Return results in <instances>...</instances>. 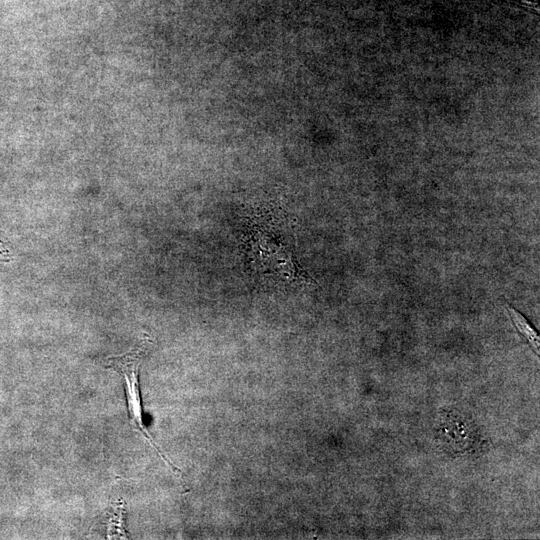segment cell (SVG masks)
<instances>
[{"label":"cell","mask_w":540,"mask_h":540,"mask_svg":"<svg viewBox=\"0 0 540 540\" xmlns=\"http://www.w3.org/2000/svg\"><path fill=\"white\" fill-rule=\"evenodd\" d=\"M442 424L441 433L439 432L442 442L447 447H456L454 452H464L477 441L475 438L478 434L465 418L447 415Z\"/></svg>","instance_id":"3957f363"},{"label":"cell","mask_w":540,"mask_h":540,"mask_svg":"<svg viewBox=\"0 0 540 540\" xmlns=\"http://www.w3.org/2000/svg\"><path fill=\"white\" fill-rule=\"evenodd\" d=\"M509 316L518 333L528 342L531 348L539 354V335L529 321L514 307L507 305Z\"/></svg>","instance_id":"277c9868"},{"label":"cell","mask_w":540,"mask_h":540,"mask_svg":"<svg viewBox=\"0 0 540 540\" xmlns=\"http://www.w3.org/2000/svg\"><path fill=\"white\" fill-rule=\"evenodd\" d=\"M150 343L148 337H144L138 345L129 352L105 358L102 363L107 369L118 372L125 381V393L129 422L133 430L138 431L155 449L159 457L170 467V469L180 478L181 471L177 468L159 449L152 436L149 434L142 411L141 395L139 388V367Z\"/></svg>","instance_id":"7a4b0ae2"},{"label":"cell","mask_w":540,"mask_h":540,"mask_svg":"<svg viewBox=\"0 0 540 540\" xmlns=\"http://www.w3.org/2000/svg\"><path fill=\"white\" fill-rule=\"evenodd\" d=\"M287 230V223L279 212H259L251 218L246 253L253 271L285 286L315 284L294 258Z\"/></svg>","instance_id":"6da1fadb"}]
</instances>
